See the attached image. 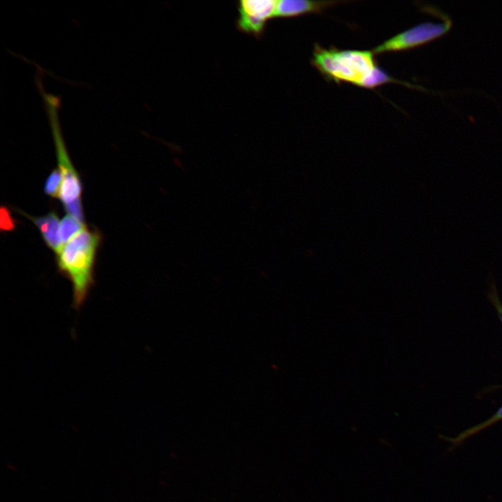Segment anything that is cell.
Wrapping results in <instances>:
<instances>
[{
    "mask_svg": "<svg viewBox=\"0 0 502 502\" xmlns=\"http://www.w3.org/2000/svg\"><path fill=\"white\" fill-rule=\"evenodd\" d=\"M341 1L280 0L277 1L275 17H292L305 14L319 13Z\"/></svg>",
    "mask_w": 502,
    "mask_h": 502,
    "instance_id": "8992f818",
    "label": "cell"
},
{
    "mask_svg": "<svg viewBox=\"0 0 502 502\" xmlns=\"http://www.w3.org/2000/svg\"><path fill=\"white\" fill-rule=\"evenodd\" d=\"M61 174L59 169H54L47 178L45 183L44 191L47 195L56 197L59 195L61 185Z\"/></svg>",
    "mask_w": 502,
    "mask_h": 502,
    "instance_id": "30bf717a",
    "label": "cell"
},
{
    "mask_svg": "<svg viewBox=\"0 0 502 502\" xmlns=\"http://www.w3.org/2000/svg\"><path fill=\"white\" fill-rule=\"evenodd\" d=\"M43 96L50 119L58 164L62 178L59 197L65 207L81 201L82 183L77 172L70 160L61 134L56 112V106H59V102L51 94L45 93Z\"/></svg>",
    "mask_w": 502,
    "mask_h": 502,
    "instance_id": "3957f363",
    "label": "cell"
},
{
    "mask_svg": "<svg viewBox=\"0 0 502 502\" xmlns=\"http://www.w3.org/2000/svg\"><path fill=\"white\" fill-rule=\"evenodd\" d=\"M501 420H502V406L491 418L485 422L462 432L455 437L448 439V440L453 445H458L473 434L482 431L485 428L491 426Z\"/></svg>",
    "mask_w": 502,
    "mask_h": 502,
    "instance_id": "9c48e42d",
    "label": "cell"
},
{
    "mask_svg": "<svg viewBox=\"0 0 502 502\" xmlns=\"http://www.w3.org/2000/svg\"><path fill=\"white\" fill-rule=\"evenodd\" d=\"M277 1L243 0L238 2V29L257 37L262 35L266 21L275 17Z\"/></svg>",
    "mask_w": 502,
    "mask_h": 502,
    "instance_id": "5b68a950",
    "label": "cell"
},
{
    "mask_svg": "<svg viewBox=\"0 0 502 502\" xmlns=\"http://www.w3.org/2000/svg\"><path fill=\"white\" fill-rule=\"evenodd\" d=\"M84 227L83 222H80L73 216L67 215L64 216L60 222L59 228V238L62 247L68 243L77 231H79Z\"/></svg>",
    "mask_w": 502,
    "mask_h": 502,
    "instance_id": "ba28073f",
    "label": "cell"
},
{
    "mask_svg": "<svg viewBox=\"0 0 502 502\" xmlns=\"http://www.w3.org/2000/svg\"><path fill=\"white\" fill-rule=\"evenodd\" d=\"M311 63L329 80L364 88L379 67L372 51L326 49L319 45L314 47Z\"/></svg>",
    "mask_w": 502,
    "mask_h": 502,
    "instance_id": "7a4b0ae2",
    "label": "cell"
},
{
    "mask_svg": "<svg viewBox=\"0 0 502 502\" xmlns=\"http://www.w3.org/2000/svg\"><path fill=\"white\" fill-rule=\"evenodd\" d=\"M100 241L99 234L84 227L56 253L59 268L72 283L76 309L83 305L93 284L94 261Z\"/></svg>",
    "mask_w": 502,
    "mask_h": 502,
    "instance_id": "6da1fadb",
    "label": "cell"
},
{
    "mask_svg": "<svg viewBox=\"0 0 502 502\" xmlns=\"http://www.w3.org/2000/svg\"><path fill=\"white\" fill-rule=\"evenodd\" d=\"M491 290H492L491 296L495 303L496 307H497L499 314L501 319L502 321V306L501 305V304L499 303V302L497 299L494 288V289L492 288Z\"/></svg>",
    "mask_w": 502,
    "mask_h": 502,
    "instance_id": "7c38bea8",
    "label": "cell"
},
{
    "mask_svg": "<svg viewBox=\"0 0 502 502\" xmlns=\"http://www.w3.org/2000/svg\"><path fill=\"white\" fill-rule=\"evenodd\" d=\"M38 228L46 245L56 253L62 248L59 238V218L54 212L42 217H32L24 214Z\"/></svg>",
    "mask_w": 502,
    "mask_h": 502,
    "instance_id": "52a82bcc",
    "label": "cell"
},
{
    "mask_svg": "<svg viewBox=\"0 0 502 502\" xmlns=\"http://www.w3.org/2000/svg\"><path fill=\"white\" fill-rule=\"evenodd\" d=\"M0 215V227L1 231H11L15 228V223L13 222V220L11 218L9 211L6 207H1Z\"/></svg>",
    "mask_w": 502,
    "mask_h": 502,
    "instance_id": "8fae6325",
    "label": "cell"
},
{
    "mask_svg": "<svg viewBox=\"0 0 502 502\" xmlns=\"http://www.w3.org/2000/svg\"><path fill=\"white\" fill-rule=\"evenodd\" d=\"M442 22H426L406 29L374 47V54L401 52L414 49L439 38L450 31L452 26L448 15L442 13Z\"/></svg>",
    "mask_w": 502,
    "mask_h": 502,
    "instance_id": "277c9868",
    "label": "cell"
}]
</instances>
